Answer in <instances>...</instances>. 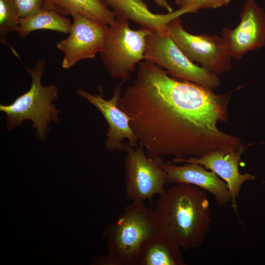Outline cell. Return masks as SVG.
Listing matches in <instances>:
<instances>
[{
    "mask_svg": "<svg viewBox=\"0 0 265 265\" xmlns=\"http://www.w3.org/2000/svg\"><path fill=\"white\" fill-rule=\"evenodd\" d=\"M144 60L138 64L136 77L122 92L118 106L130 118L139 144L148 157L184 159L244 146L239 137L217 127L228 119L231 92L217 94L177 80Z\"/></svg>",
    "mask_w": 265,
    "mask_h": 265,
    "instance_id": "6da1fadb",
    "label": "cell"
},
{
    "mask_svg": "<svg viewBox=\"0 0 265 265\" xmlns=\"http://www.w3.org/2000/svg\"><path fill=\"white\" fill-rule=\"evenodd\" d=\"M154 212L160 233L189 250L201 246L210 231L212 212L203 189L174 184L159 195Z\"/></svg>",
    "mask_w": 265,
    "mask_h": 265,
    "instance_id": "7a4b0ae2",
    "label": "cell"
},
{
    "mask_svg": "<svg viewBox=\"0 0 265 265\" xmlns=\"http://www.w3.org/2000/svg\"><path fill=\"white\" fill-rule=\"evenodd\" d=\"M159 232L154 209L132 202L105 233L111 265H135L141 246Z\"/></svg>",
    "mask_w": 265,
    "mask_h": 265,
    "instance_id": "3957f363",
    "label": "cell"
},
{
    "mask_svg": "<svg viewBox=\"0 0 265 265\" xmlns=\"http://www.w3.org/2000/svg\"><path fill=\"white\" fill-rule=\"evenodd\" d=\"M45 64V60L41 59L33 68L26 67L32 79L29 90L11 104L0 105V110L5 114L9 130L21 126L25 120H29L32 122L33 128L36 130L37 136L42 140L46 139L49 123H59L58 114L60 113L53 104L58 97V88L52 84L43 86L41 83Z\"/></svg>",
    "mask_w": 265,
    "mask_h": 265,
    "instance_id": "277c9868",
    "label": "cell"
},
{
    "mask_svg": "<svg viewBox=\"0 0 265 265\" xmlns=\"http://www.w3.org/2000/svg\"><path fill=\"white\" fill-rule=\"evenodd\" d=\"M152 30L143 26L133 30L129 20L116 17L109 26L104 47L99 53L103 65L112 78L123 83L131 79L136 65L144 60L146 37Z\"/></svg>",
    "mask_w": 265,
    "mask_h": 265,
    "instance_id": "5b68a950",
    "label": "cell"
},
{
    "mask_svg": "<svg viewBox=\"0 0 265 265\" xmlns=\"http://www.w3.org/2000/svg\"><path fill=\"white\" fill-rule=\"evenodd\" d=\"M144 56L183 80L212 90L221 85L217 75L195 64L183 53L167 29L152 30L147 36Z\"/></svg>",
    "mask_w": 265,
    "mask_h": 265,
    "instance_id": "8992f818",
    "label": "cell"
},
{
    "mask_svg": "<svg viewBox=\"0 0 265 265\" xmlns=\"http://www.w3.org/2000/svg\"><path fill=\"white\" fill-rule=\"evenodd\" d=\"M125 183L127 197L132 202H143L165 191L166 174L162 158L148 157L141 145L132 147L126 143Z\"/></svg>",
    "mask_w": 265,
    "mask_h": 265,
    "instance_id": "52a82bcc",
    "label": "cell"
},
{
    "mask_svg": "<svg viewBox=\"0 0 265 265\" xmlns=\"http://www.w3.org/2000/svg\"><path fill=\"white\" fill-rule=\"evenodd\" d=\"M168 33L175 44L192 62L218 75L232 68V57L222 37L216 35H194L186 31L180 17L167 26Z\"/></svg>",
    "mask_w": 265,
    "mask_h": 265,
    "instance_id": "ba28073f",
    "label": "cell"
},
{
    "mask_svg": "<svg viewBox=\"0 0 265 265\" xmlns=\"http://www.w3.org/2000/svg\"><path fill=\"white\" fill-rule=\"evenodd\" d=\"M73 18L68 36L56 44L64 54L61 66L68 69L78 62L94 58L103 49L109 25L79 13Z\"/></svg>",
    "mask_w": 265,
    "mask_h": 265,
    "instance_id": "9c48e42d",
    "label": "cell"
},
{
    "mask_svg": "<svg viewBox=\"0 0 265 265\" xmlns=\"http://www.w3.org/2000/svg\"><path fill=\"white\" fill-rule=\"evenodd\" d=\"M99 94L92 95L82 88L77 90V93L95 106L102 114L107 123L106 148L109 151L125 150L126 143L132 147H138V139L130 125L131 119L118 106V102L122 94L121 84L113 90L111 98L103 97V88L98 86Z\"/></svg>",
    "mask_w": 265,
    "mask_h": 265,
    "instance_id": "30bf717a",
    "label": "cell"
},
{
    "mask_svg": "<svg viewBox=\"0 0 265 265\" xmlns=\"http://www.w3.org/2000/svg\"><path fill=\"white\" fill-rule=\"evenodd\" d=\"M239 16L236 27H224L221 32L230 55L235 59L265 47V12L256 0H246Z\"/></svg>",
    "mask_w": 265,
    "mask_h": 265,
    "instance_id": "8fae6325",
    "label": "cell"
},
{
    "mask_svg": "<svg viewBox=\"0 0 265 265\" xmlns=\"http://www.w3.org/2000/svg\"><path fill=\"white\" fill-rule=\"evenodd\" d=\"M244 149L243 146L235 151H218L200 158L190 157L184 159H172L171 162L175 163H198L214 172L226 183L231 196L232 208L234 212L238 215L237 198L241 186L245 182L253 181L256 179L254 175L248 173L242 174L239 172V164Z\"/></svg>",
    "mask_w": 265,
    "mask_h": 265,
    "instance_id": "7c38bea8",
    "label": "cell"
},
{
    "mask_svg": "<svg viewBox=\"0 0 265 265\" xmlns=\"http://www.w3.org/2000/svg\"><path fill=\"white\" fill-rule=\"evenodd\" d=\"M162 166L166 174L167 184L196 186L212 194L219 206H225L230 202L231 196L226 183L203 165L190 162L177 165L163 161Z\"/></svg>",
    "mask_w": 265,
    "mask_h": 265,
    "instance_id": "4fadbf2b",
    "label": "cell"
},
{
    "mask_svg": "<svg viewBox=\"0 0 265 265\" xmlns=\"http://www.w3.org/2000/svg\"><path fill=\"white\" fill-rule=\"evenodd\" d=\"M114 12L116 17L132 21L141 26L153 30L167 29L173 20L187 13L197 12L193 7L181 8L167 14H155L148 8L143 0H101Z\"/></svg>",
    "mask_w": 265,
    "mask_h": 265,
    "instance_id": "5bb4252c",
    "label": "cell"
},
{
    "mask_svg": "<svg viewBox=\"0 0 265 265\" xmlns=\"http://www.w3.org/2000/svg\"><path fill=\"white\" fill-rule=\"evenodd\" d=\"M181 249L178 244L159 232L141 246L135 265H185Z\"/></svg>",
    "mask_w": 265,
    "mask_h": 265,
    "instance_id": "9a60e30c",
    "label": "cell"
},
{
    "mask_svg": "<svg viewBox=\"0 0 265 265\" xmlns=\"http://www.w3.org/2000/svg\"><path fill=\"white\" fill-rule=\"evenodd\" d=\"M43 8L64 16L79 13L109 26L116 17L101 0H44Z\"/></svg>",
    "mask_w": 265,
    "mask_h": 265,
    "instance_id": "2e32d148",
    "label": "cell"
},
{
    "mask_svg": "<svg viewBox=\"0 0 265 265\" xmlns=\"http://www.w3.org/2000/svg\"><path fill=\"white\" fill-rule=\"evenodd\" d=\"M71 26V20L66 16L43 8L29 16L20 18L16 32L22 39L38 30H50L69 34Z\"/></svg>",
    "mask_w": 265,
    "mask_h": 265,
    "instance_id": "e0dca14e",
    "label": "cell"
},
{
    "mask_svg": "<svg viewBox=\"0 0 265 265\" xmlns=\"http://www.w3.org/2000/svg\"><path fill=\"white\" fill-rule=\"evenodd\" d=\"M19 17L12 0H0V42L9 45L8 36L16 32L20 24Z\"/></svg>",
    "mask_w": 265,
    "mask_h": 265,
    "instance_id": "ac0fdd59",
    "label": "cell"
},
{
    "mask_svg": "<svg viewBox=\"0 0 265 265\" xmlns=\"http://www.w3.org/2000/svg\"><path fill=\"white\" fill-rule=\"evenodd\" d=\"M232 0H175L179 8L193 7L200 9H214L228 5Z\"/></svg>",
    "mask_w": 265,
    "mask_h": 265,
    "instance_id": "d6986e66",
    "label": "cell"
},
{
    "mask_svg": "<svg viewBox=\"0 0 265 265\" xmlns=\"http://www.w3.org/2000/svg\"><path fill=\"white\" fill-rule=\"evenodd\" d=\"M20 18L29 16L44 7V0H12Z\"/></svg>",
    "mask_w": 265,
    "mask_h": 265,
    "instance_id": "ffe728a7",
    "label": "cell"
},
{
    "mask_svg": "<svg viewBox=\"0 0 265 265\" xmlns=\"http://www.w3.org/2000/svg\"><path fill=\"white\" fill-rule=\"evenodd\" d=\"M158 6L166 9L168 12H172L174 10L167 0H152Z\"/></svg>",
    "mask_w": 265,
    "mask_h": 265,
    "instance_id": "44dd1931",
    "label": "cell"
}]
</instances>
